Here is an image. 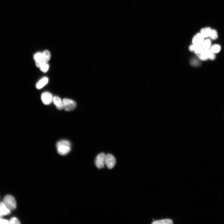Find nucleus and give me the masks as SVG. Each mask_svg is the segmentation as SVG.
<instances>
[{"instance_id": "17", "label": "nucleus", "mask_w": 224, "mask_h": 224, "mask_svg": "<svg viewBox=\"0 0 224 224\" xmlns=\"http://www.w3.org/2000/svg\"><path fill=\"white\" fill-rule=\"evenodd\" d=\"M221 50V46L218 45H215L211 48L210 50L214 53H218Z\"/></svg>"}, {"instance_id": "19", "label": "nucleus", "mask_w": 224, "mask_h": 224, "mask_svg": "<svg viewBox=\"0 0 224 224\" xmlns=\"http://www.w3.org/2000/svg\"><path fill=\"white\" fill-rule=\"evenodd\" d=\"M209 37L211 39L215 40L217 39L218 37V34L217 31L215 30H212Z\"/></svg>"}, {"instance_id": "20", "label": "nucleus", "mask_w": 224, "mask_h": 224, "mask_svg": "<svg viewBox=\"0 0 224 224\" xmlns=\"http://www.w3.org/2000/svg\"><path fill=\"white\" fill-rule=\"evenodd\" d=\"M9 224H20L21 222L17 218L15 217L11 218L9 221Z\"/></svg>"}, {"instance_id": "21", "label": "nucleus", "mask_w": 224, "mask_h": 224, "mask_svg": "<svg viewBox=\"0 0 224 224\" xmlns=\"http://www.w3.org/2000/svg\"><path fill=\"white\" fill-rule=\"evenodd\" d=\"M40 68L43 72L45 73L48 70L49 65L47 64H46L43 65Z\"/></svg>"}, {"instance_id": "8", "label": "nucleus", "mask_w": 224, "mask_h": 224, "mask_svg": "<svg viewBox=\"0 0 224 224\" xmlns=\"http://www.w3.org/2000/svg\"><path fill=\"white\" fill-rule=\"evenodd\" d=\"M211 51L210 49H203L198 54H197L199 58L202 60H205L209 58Z\"/></svg>"}, {"instance_id": "14", "label": "nucleus", "mask_w": 224, "mask_h": 224, "mask_svg": "<svg viewBox=\"0 0 224 224\" xmlns=\"http://www.w3.org/2000/svg\"><path fill=\"white\" fill-rule=\"evenodd\" d=\"M155 224H172L173 222L172 220L169 219H164L161 220H156L152 223Z\"/></svg>"}, {"instance_id": "11", "label": "nucleus", "mask_w": 224, "mask_h": 224, "mask_svg": "<svg viewBox=\"0 0 224 224\" xmlns=\"http://www.w3.org/2000/svg\"><path fill=\"white\" fill-rule=\"evenodd\" d=\"M53 101L56 107L59 110L63 109V101L59 97L55 96L53 97Z\"/></svg>"}, {"instance_id": "2", "label": "nucleus", "mask_w": 224, "mask_h": 224, "mask_svg": "<svg viewBox=\"0 0 224 224\" xmlns=\"http://www.w3.org/2000/svg\"><path fill=\"white\" fill-rule=\"evenodd\" d=\"M63 109L66 111H71L73 110L77 106V103L73 100L64 99L63 100Z\"/></svg>"}, {"instance_id": "7", "label": "nucleus", "mask_w": 224, "mask_h": 224, "mask_svg": "<svg viewBox=\"0 0 224 224\" xmlns=\"http://www.w3.org/2000/svg\"><path fill=\"white\" fill-rule=\"evenodd\" d=\"M204 37L200 33L196 35L193 37L192 42L193 45L197 46H201L203 42Z\"/></svg>"}, {"instance_id": "15", "label": "nucleus", "mask_w": 224, "mask_h": 224, "mask_svg": "<svg viewBox=\"0 0 224 224\" xmlns=\"http://www.w3.org/2000/svg\"><path fill=\"white\" fill-rule=\"evenodd\" d=\"M201 46L203 49H210L211 46V42L209 39L204 40Z\"/></svg>"}, {"instance_id": "4", "label": "nucleus", "mask_w": 224, "mask_h": 224, "mask_svg": "<svg viewBox=\"0 0 224 224\" xmlns=\"http://www.w3.org/2000/svg\"><path fill=\"white\" fill-rule=\"evenodd\" d=\"M105 162L108 169H111L115 166L116 160L113 155L108 154L105 155Z\"/></svg>"}, {"instance_id": "12", "label": "nucleus", "mask_w": 224, "mask_h": 224, "mask_svg": "<svg viewBox=\"0 0 224 224\" xmlns=\"http://www.w3.org/2000/svg\"><path fill=\"white\" fill-rule=\"evenodd\" d=\"M212 29L210 27H206L202 28L200 31V33L204 37H209Z\"/></svg>"}, {"instance_id": "9", "label": "nucleus", "mask_w": 224, "mask_h": 224, "mask_svg": "<svg viewBox=\"0 0 224 224\" xmlns=\"http://www.w3.org/2000/svg\"><path fill=\"white\" fill-rule=\"evenodd\" d=\"M57 148L58 153L62 155H65L67 154L71 150L70 147L65 146H60L57 147Z\"/></svg>"}, {"instance_id": "18", "label": "nucleus", "mask_w": 224, "mask_h": 224, "mask_svg": "<svg viewBox=\"0 0 224 224\" xmlns=\"http://www.w3.org/2000/svg\"><path fill=\"white\" fill-rule=\"evenodd\" d=\"M34 58L35 62H41L42 61L43 58L42 53L40 52L36 53L34 55Z\"/></svg>"}, {"instance_id": "16", "label": "nucleus", "mask_w": 224, "mask_h": 224, "mask_svg": "<svg viewBox=\"0 0 224 224\" xmlns=\"http://www.w3.org/2000/svg\"><path fill=\"white\" fill-rule=\"evenodd\" d=\"M62 146H65L70 147V143L66 140H62L59 141L57 144V148Z\"/></svg>"}, {"instance_id": "3", "label": "nucleus", "mask_w": 224, "mask_h": 224, "mask_svg": "<svg viewBox=\"0 0 224 224\" xmlns=\"http://www.w3.org/2000/svg\"><path fill=\"white\" fill-rule=\"evenodd\" d=\"M42 54L43 58L42 61L40 62H35L36 66L39 68H41L43 65L47 64L51 58L50 53L48 50L44 51Z\"/></svg>"}, {"instance_id": "13", "label": "nucleus", "mask_w": 224, "mask_h": 224, "mask_svg": "<svg viewBox=\"0 0 224 224\" xmlns=\"http://www.w3.org/2000/svg\"><path fill=\"white\" fill-rule=\"evenodd\" d=\"M48 79L44 77L36 85V88L38 89H41L46 85L48 82Z\"/></svg>"}, {"instance_id": "22", "label": "nucleus", "mask_w": 224, "mask_h": 224, "mask_svg": "<svg viewBox=\"0 0 224 224\" xmlns=\"http://www.w3.org/2000/svg\"><path fill=\"white\" fill-rule=\"evenodd\" d=\"M8 223H9V221L7 220L0 218V224H7Z\"/></svg>"}, {"instance_id": "5", "label": "nucleus", "mask_w": 224, "mask_h": 224, "mask_svg": "<svg viewBox=\"0 0 224 224\" xmlns=\"http://www.w3.org/2000/svg\"><path fill=\"white\" fill-rule=\"evenodd\" d=\"M53 98L51 93L48 92H45L41 95V99L43 103L46 105L50 104L53 101Z\"/></svg>"}, {"instance_id": "10", "label": "nucleus", "mask_w": 224, "mask_h": 224, "mask_svg": "<svg viewBox=\"0 0 224 224\" xmlns=\"http://www.w3.org/2000/svg\"><path fill=\"white\" fill-rule=\"evenodd\" d=\"M10 213V210L6 207L3 202H0V215L2 216L9 215Z\"/></svg>"}, {"instance_id": "1", "label": "nucleus", "mask_w": 224, "mask_h": 224, "mask_svg": "<svg viewBox=\"0 0 224 224\" xmlns=\"http://www.w3.org/2000/svg\"><path fill=\"white\" fill-rule=\"evenodd\" d=\"M3 203L6 207L10 211L15 210L17 204L15 199L11 195H8L4 198Z\"/></svg>"}, {"instance_id": "23", "label": "nucleus", "mask_w": 224, "mask_h": 224, "mask_svg": "<svg viewBox=\"0 0 224 224\" xmlns=\"http://www.w3.org/2000/svg\"><path fill=\"white\" fill-rule=\"evenodd\" d=\"M2 216L0 215V218H2Z\"/></svg>"}, {"instance_id": "6", "label": "nucleus", "mask_w": 224, "mask_h": 224, "mask_svg": "<svg viewBox=\"0 0 224 224\" xmlns=\"http://www.w3.org/2000/svg\"><path fill=\"white\" fill-rule=\"evenodd\" d=\"M105 155L103 153L99 154L96 160V165L99 169L104 167Z\"/></svg>"}]
</instances>
